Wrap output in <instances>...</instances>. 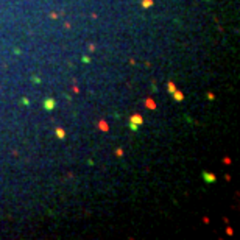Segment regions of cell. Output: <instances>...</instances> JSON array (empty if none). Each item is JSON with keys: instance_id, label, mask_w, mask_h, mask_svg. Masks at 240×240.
<instances>
[{"instance_id": "obj_1", "label": "cell", "mask_w": 240, "mask_h": 240, "mask_svg": "<svg viewBox=\"0 0 240 240\" xmlns=\"http://www.w3.org/2000/svg\"><path fill=\"white\" fill-rule=\"evenodd\" d=\"M44 104H45V108H47V109H48V111H51V109H53V108H55V104H56V101H55V100H53V98H47V100H45V103H44Z\"/></svg>"}, {"instance_id": "obj_2", "label": "cell", "mask_w": 240, "mask_h": 240, "mask_svg": "<svg viewBox=\"0 0 240 240\" xmlns=\"http://www.w3.org/2000/svg\"><path fill=\"white\" fill-rule=\"evenodd\" d=\"M203 176H204V179H206L207 183H214V181H215V176H214V175H207V173H204Z\"/></svg>"}, {"instance_id": "obj_4", "label": "cell", "mask_w": 240, "mask_h": 240, "mask_svg": "<svg viewBox=\"0 0 240 240\" xmlns=\"http://www.w3.org/2000/svg\"><path fill=\"white\" fill-rule=\"evenodd\" d=\"M175 98H176L178 101H181V100H183V94H181V92H176V94H175Z\"/></svg>"}, {"instance_id": "obj_3", "label": "cell", "mask_w": 240, "mask_h": 240, "mask_svg": "<svg viewBox=\"0 0 240 240\" xmlns=\"http://www.w3.org/2000/svg\"><path fill=\"white\" fill-rule=\"evenodd\" d=\"M131 120H136V123H137V125L142 123V117H140V115H136V117H133Z\"/></svg>"}, {"instance_id": "obj_6", "label": "cell", "mask_w": 240, "mask_h": 240, "mask_svg": "<svg viewBox=\"0 0 240 240\" xmlns=\"http://www.w3.org/2000/svg\"><path fill=\"white\" fill-rule=\"evenodd\" d=\"M150 5H151V0H148V2L145 0V2H144V7H150Z\"/></svg>"}, {"instance_id": "obj_5", "label": "cell", "mask_w": 240, "mask_h": 240, "mask_svg": "<svg viewBox=\"0 0 240 240\" xmlns=\"http://www.w3.org/2000/svg\"><path fill=\"white\" fill-rule=\"evenodd\" d=\"M56 133H58V137H64V133H63V130H56Z\"/></svg>"}, {"instance_id": "obj_7", "label": "cell", "mask_w": 240, "mask_h": 240, "mask_svg": "<svg viewBox=\"0 0 240 240\" xmlns=\"http://www.w3.org/2000/svg\"><path fill=\"white\" fill-rule=\"evenodd\" d=\"M168 89H170V91H171V92H173V91H175V86H173V83H170V86H168Z\"/></svg>"}]
</instances>
